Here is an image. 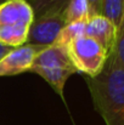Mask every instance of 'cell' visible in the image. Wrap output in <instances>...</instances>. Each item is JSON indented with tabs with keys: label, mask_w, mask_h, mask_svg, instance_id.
I'll list each match as a JSON object with an SVG mask.
<instances>
[{
	"label": "cell",
	"mask_w": 124,
	"mask_h": 125,
	"mask_svg": "<svg viewBox=\"0 0 124 125\" xmlns=\"http://www.w3.org/2000/svg\"><path fill=\"white\" fill-rule=\"evenodd\" d=\"M94 107L106 125H124V69L108 55L102 71L86 80Z\"/></svg>",
	"instance_id": "6da1fadb"
},
{
	"label": "cell",
	"mask_w": 124,
	"mask_h": 125,
	"mask_svg": "<svg viewBox=\"0 0 124 125\" xmlns=\"http://www.w3.org/2000/svg\"><path fill=\"white\" fill-rule=\"evenodd\" d=\"M49 83L56 94L63 98V89L71 75L77 73V68L71 61L65 47L52 44L46 46L35 56L29 69Z\"/></svg>",
	"instance_id": "7a4b0ae2"
},
{
	"label": "cell",
	"mask_w": 124,
	"mask_h": 125,
	"mask_svg": "<svg viewBox=\"0 0 124 125\" xmlns=\"http://www.w3.org/2000/svg\"><path fill=\"white\" fill-rule=\"evenodd\" d=\"M34 13L27 0H6L0 4V42L17 47L27 42Z\"/></svg>",
	"instance_id": "3957f363"
},
{
	"label": "cell",
	"mask_w": 124,
	"mask_h": 125,
	"mask_svg": "<svg viewBox=\"0 0 124 125\" xmlns=\"http://www.w3.org/2000/svg\"><path fill=\"white\" fill-rule=\"evenodd\" d=\"M68 56L78 72L89 78L96 77L103 68L108 57L107 51L95 39L80 35L66 46Z\"/></svg>",
	"instance_id": "277c9868"
},
{
	"label": "cell",
	"mask_w": 124,
	"mask_h": 125,
	"mask_svg": "<svg viewBox=\"0 0 124 125\" xmlns=\"http://www.w3.org/2000/svg\"><path fill=\"white\" fill-rule=\"evenodd\" d=\"M65 26V11L51 12L37 17L33 20L29 27L27 44L50 46L56 42L60 32Z\"/></svg>",
	"instance_id": "5b68a950"
},
{
	"label": "cell",
	"mask_w": 124,
	"mask_h": 125,
	"mask_svg": "<svg viewBox=\"0 0 124 125\" xmlns=\"http://www.w3.org/2000/svg\"><path fill=\"white\" fill-rule=\"evenodd\" d=\"M46 46L23 44L13 47L0 60V77L16 75L29 72L35 56Z\"/></svg>",
	"instance_id": "8992f818"
},
{
	"label": "cell",
	"mask_w": 124,
	"mask_h": 125,
	"mask_svg": "<svg viewBox=\"0 0 124 125\" xmlns=\"http://www.w3.org/2000/svg\"><path fill=\"white\" fill-rule=\"evenodd\" d=\"M116 34H117L116 24L102 15H94L85 23L84 35L95 39L107 51L108 55L113 49Z\"/></svg>",
	"instance_id": "52a82bcc"
},
{
	"label": "cell",
	"mask_w": 124,
	"mask_h": 125,
	"mask_svg": "<svg viewBox=\"0 0 124 125\" xmlns=\"http://www.w3.org/2000/svg\"><path fill=\"white\" fill-rule=\"evenodd\" d=\"M90 17H91V12L86 0H69L65 10L66 24L78 23V22L86 23V21Z\"/></svg>",
	"instance_id": "ba28073f"
},
{
	"label": "cell",
	"mask_w": 124,
	"mask_h": 125,
	"mask_svg": "<svg viewBox=\"0 0 124 125\" xmlns=\"http://www.w3.org/2000/svg\"><path fill=\"white\" fill-rule=\"evenodd\" d=\"M33 10L34 18L51 12H63L69 0H27Z\"/></svg>",
	"instance_id": "9c48e42d"
},
{
	"label": "cell",
	"mask_w": 124,
	"mask_h": 125,
	"mask_svg": "<svg viewBox=\"0 0 124 125\" xmlns=\"http://www.w3.org/2000/svg\"><path fill=\"white\" fill-rule=\"evenodd\" d=\"M100 15L105 16L118 27L124 16V0H101Z\"/></svg>",
	"instance_id": "30bf717a"
},
{
	"label": "cell",
	"mask_w": 124,
	"mask_h": 125,
	"mask_svg": "<svg viewBox=\"0 0 124 125\" xmlns=\"http://www.w3.org/2000/svg\"><path fill=\"white\" fill-rule=\"evenodd\" d=\"M84 29H85V23L84 22H78V23H69V24H66L62 31L60 32L56 42L54 44L58 45V46H62L66 49V46L74 40L76 38L84 35Z\"/></svg>",
	"instance_id": "8fae6325"
},
{
	"label": "cell",
	"mask_w": 124,
	"mask_h": 125,
	"mask_svg": "<svg viewBox=\"0 0 124 125\" xmlns=\"http://www.w3.org/2000/svg\"><path fill=\"white\" fill-rule=\"evenodd\" d=\"M110 55L113 57V60L124 69V16L117 27V34H116V40L112 51Z\"/></svg>",
	"instance_id": "7c38bea8"
},
{
	"label": "cell",
	"mask_w": 124,
	"mask_h": 125,
	"mask_svg": "<svg viewBox=\"0 0 124 125\" xmlns=\"http://www.w3.org/2000/svg\"><path fill=\"white\" fill-rule=\"evenodd\" d=\"M90 7L91 16L100 15V7H101V0H86Z\"/></svg>",
	"instance_id": "4fadbf2b"
},
{
	"label": "cell",
	"mask_w": 124,
	"mask_h": 125,
	"mask_svg": "<svg viewBox=\"0 0 124 125\" xmlns=\"http://www.w3.org/2000/svg\"><path fill=\"white\" fill-rule=\"evenodd\" d=\"M13 47H11V46H7V45H5V44H2V42H0V60L9 52V51H11Z\"/></svg>",
	"instance_id": "5bb4252c"
},
{
	"label": "cell",
	"mask_w": 124,
	"mask_h": 125,
	"mask_svg": "<svg viewBox=\"0 0 124 125\" xmlns=\"http://www.w3.org/2000/svg\"><path fill=\"white\" fill-rule=\"evenodd\" d=\"M4 1H6V0H0V4H2Z\"/></svg>",
	"instance_id": "9a60e30c"
}]
</instances>
